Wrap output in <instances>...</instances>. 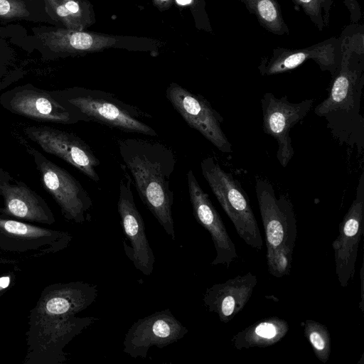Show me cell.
I'll return each instance as SVG.
<instances>
[{
  "label": "cell",
  "mask_w": 364,
  "mask_h": 364,
  "mask_svg": "<svg viewBox=\"0 0 364 364\" xmlns=\"http://www.w3.org/2000/svg\"><path fill=\"white\" fill-rule=\"evenodd\" d=\"M97 286L81 281L55 283L41 291L29 311L23 364H61L67 345L98 318L76 315L94 303Z\"/></svg>",
  "instance_id": "cell-1"
},
{
  "label": "cell",
  "mask_w": 364,
  "mask_h": 364,
  "mask_svg": "<svg viewBox=\"0 0 364 364\" xmlns=\"http://www.w3.org/2000/svg\"><path fill=\"white\" fill-rule=\"evenodd\" d=\"M339 38L340 63L332 76L328 97L314 108V113L326 119L337 140L356 146L362 154L364 119L360 107L364 85V27L350 23L342 30Z\"/></svg>",
  "instance_id": "cell-2"
},
{
  "label": "cell",
  "mask_w": 364,
  "mask_h": 364,
  "mask_svg": "<svg viewBox=\"0 0 364 364\" xmlns=\"http://www.w3.org/2000/svg\"><path fill=\"white\" fill-rule=\"evenodd\" d=\"M117 143L139 198L165 232L175 240L173 191L170 188L176 166L173 152L160 142L143 139H120Z\"/></svg>",
  "instance_id": "cell-3"
},
{
  "label": "cell",
  "mask_w": 364,
  "mask_h": 364,
  "mask_svg": "<svg viewBox=\"0 0 364 364\" xmlns=\"http://www.w3.org/2000/svg\"><path fill=\"white\" fill-rule=\"evenodd\" d=\"M55 92L75 107L84 122L93 121L129 133L157 136L155 130L142 120L150 118L149 114L112 94L81 87Z\"/></svg>",
  "instance_id": "cell-4"
},
{
  "label": "cell",
  "mask_w": 364,
  "mask_h": 364,
  "mask_svg": "<svg viewBox=\"0 0 364 364\" xmlns=\"http://www.w3.org/2000/svg\"><path fill=\"white\" fill-rule=\"evenodd\" d=\"M201 173L237 233L249 246L257 251L263 242L249 198L240 181L226 172L213 156L200 162Z\"/></svg>",
  "instance_id": "cell-5"
},
{
  "label": "cell",
  "mask_w": 364,
  "mask_h": 364,
  "mask_svg": "<svg viewBox=\"0 0 364 364\" xmlns=\"http://www.w3.org/2000/svg\"><path fill=\"white\" fill-rule=\"evenodd\" d=\"M73 240L68 232L53 230L0 214V261L18 262L54 254Z\"/></svg>",
  "instance_id": "cell-6"
},
{
  "label": "cell",
  "mask_w": 364,
  "mask_h": 364,
  "mask_svg": "<svg viewBox=\"0 0 364 364\" xmlns=\"http://www.w3.org/2000/svg\"><path fill=\"white\" fill-rule=\"evenodd\" d=\"M26 149L33 159L43 188L58 204L64 218L79 224L88 220L92 201L79 181L38 150L31 146Z\"/></svg>",
  "instance_id": "cell-7"
},
{
  "label": "cell",
  "mask_w": 364,
  "mask_h": 364,
  "mask_svg": "<svg viewBox=\"0 0 364 364\" xmlns=\"http://www.w3.org/2000/svg\"><path fill=\"white\" fill-rule=\"evenodd\" d=\"M0 105L9 112L38 122L73 124L82 121L79 112L55 91L31 85L16 87L0 95Z\"/></svg>",
  "instance_id": "cell-8"
},
{
  "label": "cell",
  "mask_w": 364,
  "mask_h": 364,
  "mask_svg": "<svg viewBox=\"0 0 364 364\" xmlns=\"http://www.w3.org/2000/svg\"><path fill=\"white\" fill-rule=\"evenodd\" d=\"M255 192L264 226L267 250L294 251L297 236L296 219L293 204L287 194L277 198L273 185L257 178Z\"/></svg>",
  "instance_id": "cell-9"
},
{
  "label": "cell",
  "mask_w": 364,
  "mask_h": 364,
  "mask_svg": "<svg viewBox=\"0 0 364 364\" xmlns=\"http://www.w3.org/2000/svg\"><path fill=\"white\" fill-rule=\"evenodd\" d=\"M120 166L122 176L117 211L124 233L129 241V245L123 242L124 250L135 268L143 274L149 276L153 272L155 257L147 240L143 218L134 202L132 179L124 164Z\"/></svg>",
  "instance_id": "cell-10"
},
{
  "label": "cell",
  "mask_w": 364,
  "mask_h": 364,
  "mask_svg": "<svg viewBox=\"0 0 364 364\" xmlns=\"http://www.w3.org/2000/svg\"><path fill=\"white\" fill-rule=\"evenodd\" d=\"M166 97L189 127L200 132L220 151H232L222 128L223 117L204 97L175 83L167 87Z\"/></svg>",
  "instance_id": "cell-11"
},
{
  "label": "cell",
  "mask_w": 364,
  "mask_h": 364,
  "mask_svg": "<svg viewBox=\"0 0 364 364\" xmlns=\"http://www.w3.org/2000/svg\"><path fill=\"white\" fill-rule=\"evenodd\" d=\"M23 133L46 153L63 159L91 180L100 181L95 170L100 161L88 144L74 133L47 125L28 126Z\"/></svg>",
  "instance_id": "cell-12"
},
{
  "label": "cell",
  "mask_w": 364,
  "mask_h": 364,
  "mask_svg": "<svg viewBox=\"0 0 364 364\" xmlns=\"http://www.w3.org/2000/svg\"><path fill=\"white\" fill-rule=\"evenodd\" d=\"M260 102L263 131L276 139L278 145L277 158L281 166L285 168L294 154L290 129L307 115L314 100L293 103L288 100L287 96L277 98L274 94L266 92Z\"/></svg>",
  "instance_id": "cell-13"
},
{
  "label": "cell",
  "mask_w": 364,
  "mask_h": 364,
  "mask_svg": "<svg viewBox=\"0 0 364 364\" xmlns=\"http://www.w3.org/2000/svg\"><path fill=\"white\" fill-rule=\"evenodd\" d=\"M188 329L169 309L156 311L138 319L129 328L123 342V352L133 358H146L152 346L163 348L177 342Z\"/></svg>",
  "instance_id": "cell-14"
},
{
  "label": "cell",
  "mask_w": 364,
  "mask_h": 364,
  "mask_svg": "<svg viewBox=\"0 0 364 364\" xmlns=\"http://www.w3.org/2000/svg\"><path fill=\"white\" fill-rule=\"evenodd\" d=\"M364 174L362 173L355 198L339 224V235L332 243L336 274L339 284L346 287L353 279L358 248L363 231Z\"/></svg>",
  "instance_id": "cell-15"
},
{
  "label": "cell",
  "mask_w": 364,
  "mask_h": 364,
  "mask_svg": "<svg viewBox=\"0 0 364 364\" xmlns=\"http://www.w3.org/2000/svg\"><path fill=\"white\" fill-rule=\"evenodd\" d=\"M340 59V38L331 37L304 48H276L261 59L257 68L262 75L269 76L287 73L311 60L322 71H328L333 76Z\"/></svg>",
  "instance_id": "cell-16"
},
{
  "label": "cell",
  "mask_w": 364,
  "mask_h": 364,
  "mask_svg": "<svg viewBox=\"0 0 364 364\" xmlns=\"http://www.w3.org/2000/svg\"><path fill=\"white\" fill-rule=\"evenodd\" d=\"M0 214L16 220L51 225L54 214L43 198L0 166Z\"/></svg>",
  "instance_id": "cell-17"
},
{
  "label": "cell",
  "mask_w": 364,
  "mask_h": 364,
  "mask_svg": "<svg viewBox=\"0 0 364 364\" xmlns=\"http://www.w3.org/2000/svg\"><path fill=\"white\" fill-rule=\"evenodd\" d=\"M186 176L195 219L210 233L215 246L216 256L211 264H223L228 268L238 258L235 245L208 194L202 189L193 171L189 170Z\"/></svg>",
  "instance_id": "cell-18"
},
{
  "label": "cell",
  "mask_w": 364,
  "mask_h": 364,
  "mask_svg": "<svg viewBox=\"0 0 364 364\" xmlns=\"http://www.w3.org/2000/svg\"><path fill=\"white\" fill-rule=\"evenodd\" d=\"M257 283V277L251 272L237 275L208 288L203 303L208 311L218 314L220 321L227 323L245 308Z\"/></svg>",
  "instance_id": "cell-19"
},
{
  "label": "cell",
  "mask_w": 364,
  "mask_h": 364,
  "mask_svg": "<svg viewBox=\"0 0 364 364\" xmlns=\"http://www.w3.org/2000/svg\"><path fill=\"white\" fill-rule=\"evenodd\" d=\"M287 321L277 316L258 321L237 332L231 339L237 350L267 348L280 341L289 331Z\"/></svg>",
  "instance_id": "cell-20"
},
{
  "label": "cell",
  "mask_w": 364,
  "mask_h": 364,
  "mask_svg": "<svg viewBox=\"0 0 364 364\" xmlns=\"http://www.w3.org/2000/svg\"><path fill=\"white\" fill-rule=\"evenodd\" d=\"M240 1L265 30L278 36L289 34V27L283 18L277 0Z\"/></svg>",
  "instance_id": "cell-21"
},
{
  "label": "cell",
  "mask_w": 364,
  "mask_h": 364,
  "mask_svg": "<svg viewBox=\"0 0 364 364\" xmlns=\"http://www.w3.org/2000/svg\"><path fill=\"white\" fill-rule=\"evenodd\" d=\"M304 336L316 358L326 363L331 354V336L326 326L311 319L303 323Z\"/></svg>",
  "instance_id": "cell-22"
},
{
  "label": "cell",
  "mask_w": 364,
  "mask_h": 364,
  "mask_svg": "<svg viewBox=\"0 0 364 364\" xmlns=\"http://www.w3.org/2000/svg\"><path fill=\"white\" fill-rule=\"evenodd\" d=\"M294 6L307 16L318 31H322L330 23L333 0H291Z\"/></svg>",
  "instance_id": "cell-23"
},
{
  "label": "cell",
  "mask_w": 364,
  "mask_h": 364,
  "mask_svg": "<svg viewBox=\"0 0 364 364\" xmlns=\"http://www.w3.org/2000/svg\"><path fill=\"white\" fill-rule=\"evenodd\" d=\"M293 252L287 249L267 250V262L269 274L280 278L289 274Z\"/></svg>",
  "instance_id": "cell-24"
},
{
  "label": "cell",
  "mask_w": 364,
  "mask_h": 364,
  "mask_svg": "<svg viewBox=\"0 0 364 364\" xmlns=\"http://www.w3.org/2000/svg\"><path fill=\"white\" fill-rule=\"evenodd\" d=\"M70 43L75 49L86 50L92 46V38L88 33L77 32L70 36Z\"/></svg>",
  "instance_id": "cell-25"
},
{
  "label": "cell",
  "mask_w": 364,
  "mask_h": 364,
  "mask_svg": "<svg viewBox=\"0 0 364 364\" xmlns=\"http://www.w3.org/2000/svg\"><path fill=\"white\" fill-rule=\"evenodd\" d=\"M349 12L350 23H358L362 17L360 4L358 0H343Z\"/></svg>",
  "instance_id": "cell-26"
},
{
  "label": "cell",
  "mask_w": 364,
  "mask_h": 364,
  "mask_svg": "<svg viewBox=\"0 0 364 364\" xmlns=\"http://www.w3.org/2000/svg\"><path fill=\"white\" fill-rule=\"evenodd\" d=\"M364 272H363V265L362 264V267L360 268V301L359 303V308L361 309L362 312H363V306H364V294H363V286H364Z\"/></svg>",
  "instance_id": "cell-27"
},
{
  "label": "cell",
  "mask_w": 364,
  "mask_h": 364,
  "mask_svg": "<svg viewBox=\"0 0 364 364\" xmlns=\"http://www.w3.org/2000/svg\"><path fill=\"white\" fill-rule=\"evenodd\" d=\"M11 281V279L10 275H4L0 277V295L8 288Z\"/></svg>",
  "instance_id": "cell-28"
},
{
  "label": "cell",
  "mask_w": 364,
  "mask_h": 364,
  "mask_svg": "<svg viewBox=\"0 0 364 364\" xmlns=\"http://www.w3.org/2000/svg\"><path fill=\"white\" fill-rule=\"evenodd\" d=\"M11 10V4L8 0H0V16L8 14Z\"/></svg>",
  "instance_id": "cell-29"
},
{
  "label": "cell",
  "mask_w": 364,
  "mask_h": 364,
  "mask_svg": "<svg viewBox=\"0 0 364 364\" xmlns=\"http://www.w3.org/2000/svg\"><path fill=\"white\" fill-rule=\"evenodd\" d=\"M65 6L70 13H77L79 11V5L74 1H68L65 3Z\"/></svg>",
  "instance_id": "cell-30"
},
{
  "label": "cell",
  "mask_w": 364,
  "mask_h": 364,
  "mask_svg": "<svg viewBox=\"0 0 364 364\" xmlns=\"http://www.w3.org/2000/svg\"><path fill=\"white\" fill-rule=\"evenodd\" d=\"M56 13L58 16L64 17L68 16L71 14L68 9L65 6V5L59 6L56 9Z\"/></svg>",
  "instance_id": "cell-31"
},
{
  "label": "cell",
  "mask_w": 364,
  "mask_h": 364,
  "mask_svg": "<svg viewBox=\"0 0 364 364\" xmlns=\"http://www.w3.org/2000/svg\"><path fill=\"white\" fill-rule=\"evenodd\" d=\"M192 0H176L177 3L181 5L190 4Z\"/></svg>",
  "instance_id": "cell-32"
},
{
  "label": "cell",
  "mask_w": 364,
  "mask_h": 364,
  "mask_svg": "<svg viewBox=\"0 0 364 364\" xmlns=\"http://www.w3.org/2000/svg\"><path fill=\"white\" fill-rule=\"evenodd\" d=\"M161 1H168V0H161Z\"/></svg>",
  "instance_id": "cell-33"
}]
</instances>
